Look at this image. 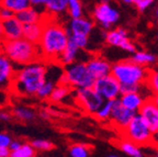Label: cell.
Here are the masks:
<instances>
[{"label": "cell", "instance_id": "6da1fadb", "mask_svg": "<svg viewBox=\"0 0 158 157\" xmlns=\"http://www.w3.org/2000/svg\"><path fill=\"white\" fill-rule=\"evenodd\" d=\"M68 40L69 32L67 28L55 22V20L44 18L43 32L37 44L42 58L57 63L68 44Z\"/></svg>", "mask_w": 158, "mask_h": 157}, {"label": "cell", "instance_id": "7a4b0ae2", "mask_svg": "<svg viewBox=\"0 0 158 157\" xmlns=\"http://www.w3.org/2000/svg\"><path fill=\"white\" fill-rule=\"evenodd\" d=\"M47 75V66L41 61L21 66L15 70L11 91L18 96H34L44 83Z\"/></svg>", "mask_w": 158, "mask_h": 157}, {"label": "cell", "instance_id": "3957f363", "mask_svg": "<svg viewBox=\"0 0 158 157\" xmlns=\"http://www.w3.org/2000/svg\"><path fill=\"white\" fill-rule=\"evenodd\" d=\"M0 49L1 54L18 66H24L42 58L37 44H33L23 37L12 41L2 40L0 43Z\"/></svg>", "mask_w": 158, "mask_h": 157}, {"label": "cell", "instance_id": "277c9868", "mask_svg": "<svg viewBox=\"0 0 158 157\" xmlns=\"http://www.w3.org/2000/svg\"><path fill=\"white\" fill-rule=\"evenodd\" d=\"M148 74L149 69L135 64L131 59L120 61L111 67V75L118 81L120 86L145 83Z\"/></svg>", "mask_w": 158, "mask_h": 157}, {"label": "cell", "instance_id": "5b68a950", "mask_svg": "<svg viewBox=\"0 0 158 157\" xmlns=\"http://www.w3.org/2000/svg\"><path fill=\"white\" fill-rule=\"evenodd\" d=\"M94 79L90 75L86 63L75 62L65 67L58 83L67 85L70 88H91L94 86Z\"/></svg>", "mask_w": 158, "mask_h": 157}, {"label": "cell", "instance_id": "8992f818", "mask_svg": "<svg viewBox=\"0 0 158 157\" xmlns=\"http://www.w3.org/2000/svg\"><path fill=\"white\" fill-rule=\"evenodd\" d=\"M122 132L125 136V140L134 143L139 147L151 145L153 131L143 120V118L137 113Z\"/></svg>", "mask_w": 158, "mask_h": 157}, {"label": "cell", "instance_id": "52a82bcc", "mask_svg": "<svg viewBox=\"0 0 158 157\" xmlns=\"http://www.w3.org/2000/svg\"><path fill=\"white\" fill-rule=\"evenodd\" d=\"M75 99L79 106L89 114H94L104 102V99L92 87L76 89Z\"/></svg>", "mask_w": 158, "mask_h": 157}, {"label": "cell", "instance_id": "ba28073f", "mask_svg": "<svg viewBox=\"0 0 158 157\" xmlns=\"http://www.w3.org/2000/svg\"><path fill=\"white\" fill-rule=\"evenodd\" d=\"M92 88L104 100H116L121 96V86L111 74L102 78L96 79Z\"/></svg>", "mask_w": 158, "mask_h": 157}, {"label": "cell", "instance_id": "9c48e42d", "mask_svg": "<svg viewBox=\"0 0 158 157\" xmlns=\"http://www.w3.org/2000/svg\"><path fill=\"white\" fill-rule=\"evenodd\" d=\"M94 18L106 32L120 19V12L110 2H100L94 10Z\"/></svg>", "mask_w": 158, "mask_h": 157}, {"label": "cell", "instance_id": "30bf717a", "mask_svg": "<svg viewBox=\"0 0 158 157\" xmlns=\"http://www.w3.org/2000/svg\"><path fill=\"white\" fill-rule=\"evenodd\" d=\"M106 42L111 46H116L122 49L123 51L127 52V53H135L136 47L135 45L132 43L127 37V32L122 28H118V29L110 30L108 32H106Z\"/></svg>", "mask_w": 158, "mask_h": 157}, {"label": "cell", "instance_id": "8fae6325", "mask_svg": "<svg viewBox=\"0 0 158 157\" xmlns=\"http://www.w3.org/2000/svg\"><path fill=\"white\" fill-rule=\"evenodd\" d=\"M135 116H136V112H133V111L124 108L121 103H120L118 99H116V100H114L113 108H112L111 111V116H110L109 120L111 121L112 124L118 130L123 131Z\"/></svg>", "mask_w": 158, "mask_h": 157}, {"label": "cell", "instance_id": "7c38bea8", "mask_svg": "<svg viewBox=\"0 0 158 157\" xmlns=\"http://www.w3.org/2000/svg\"><path fill=\"white\" fill-rule=\"evenodd\" d=\"M137 114H139L143 118V120L147 123V125L153 132L158 130V108L156 107L152 98L145 99Z\"/></svg>", "mask_w": 158, "mask_h": 157}, {"label": "cell", "instance_id": "4fadbf2b", "mask_svg": "<svg viewBox=\"0 0 158 157\" xmlns=\"http://www.w3.org/2000/svg\"><path fill=\"white\" fill-rule=\"evenodd\" d=\"M15 65L3 54L0 55V90L11 88L15 74Z\"/></svg>", "mask_w": 158, "mask_h": 157}, {"label": "cell", "instance_id": "5bb4252c", "mask_svg": "<svg viewBox=\"0 0 158 157\" xmlns=\"http://www.w3.org/2000/svg\"><path fill=\"white\" fill-rule=\"evenodd\" d=\"M86 66L94 80L111 74L112 65L100 56H94L89 58V61L86 63Z\"/></svg>", "mask_w": 158, "mask_h": 157}, {"label": "cell", "instance_id": "9a60e30c", "mask_svg": "<svg viewBox=\"0 0 158 157\" xmlns=\"http://www.w3.org/2000/svg\"><path fill=\"white\" fill-rule=\"evenodd\" d=\"M1 25H2L3 40L12 41V40H18L22 37L23 24L15 17L2 21Z\"/></svg>", "mask_w": 158, "mask_h": 157}, {"label": "cell", "instance_id": "2e32d148", "mask_svg": "<svg viewBox=\"0 0 158 157\" xmlns=\"http://www.w3.org/2000/svg\"><path fill=\"white\" fill-rule=\"evenodd\" d=\"M94 29V22L91 20L86 19V18H77L72 19L69 23V28H67L69 34H80L89 36Z\"/></svg>", "mask_w": 158, "mask_h": 157}, {"label": "cell", "instance_id": "e0dca14e", "mask_svg": "<svg viewBox=\"0 0 158 157\" xmlns=\"http://www.w3.org/2000/svg\"><path fill=\"white\" fill-rule=\"evenodd\" d=\"M118 101L124 108L128 110L133 111V112H138V110L143 106L145 98L138 92H130V93H123L120 96Z\"/></svg>", "mask_w": 158, "mask_h": 157}, {"label": "cell", "instance_id": "ac0fdd59", "mask_svg": "<svg viewBox=\"0 0 158 157\" xmlns=\"http://www.w3.org/2000/svg\"><path fill=\"white\" fill-rule=\"evenodd\" d=\"M44 20V19H43ZM43 32V21L33 24H24L22 31V37L33 44H39Z\"/></svg>", "mask_w": 158, "mask_h": 157}, {"label": "cell", "instance_id": "d6986e66", "mask_svg": "<svg viewBox=\"0 0 158 157\" xmlns=\"http://www.w3.org/2000/svg\"><path fill=\"white\" fill-rule=\"evenodd\" d=\"M15 18L23 25L42 22L43 19H44V17H42V15L33 7H29L27 9L22 10V11H20V12L15 13Z\"/></svg>", "mask_w": 158, "mask_h": 157}, {"label": "cell", "instance_id": "ffe728a7", "mask_svg": "<svg viewBox=\"0 0 158 157\" xmlns=\"http://www.w3.org/2000/svg\"><path fill=\"white\" fill-rule=\"evenodd\" d=\"M79 55V49L70 40H68V44H67L65 51L58 58L57 63H59L63 66H67L69 64H73L77 61V57Z\"/></svg>", "mask_w": 158, "mask_h": 157}, {"label": "cell", "instance_id": "44dd1931", "mask_svg": "<svg viewBox=\"0 0 158 157\" xmlns=\"http://www.w3.org/2000/svg\"><path fill=\"white\" fill-rule=\"evenodd\" d=\"M46 11L52 15H60L67 11V0H45Z\"/></svg>", "mask_w": 158, "mask_h": 157}, {"label": "cell", "instance_id": "7402d4cb", "mask_svg": "<svg viewBox=\"0 0 158 157\" xmlns=\"http://www.w3.org/2000/svg\"><path fill=\"white\" fill-rule=\"evenodd\" d=\"M131 61L135 64L139 65V66L146 67L147 65L154 64L157 62V57L154 54H151V53H147V52L144 51H136L135 53L132 56Z\"/></svg>", "mask_w": 158, "mask_h": 157}, {"label": "cell", "instance_id": "603a6c76", "mask_svg": "<svg viewBox=\"0 0 158 157\" xmlns=\"http://www.w3.org/2000/svg\"><path fill=\"white\" fill-rule=\"evenodd\" d=\"M0 6L2 8L11 10L15 13H18L31 7L29 0H0Z\"/></svg>", "mask_w": 158, "mask_h": 157}, {"label": "cell", "instance_id": "cb8c5ba5", "mask_svg": "<svg viewBox=\"0 0 158 157\" xmlns=\"http://www.w3.org/2000/svg\"><path fill=\"white\" fill-rule=\"evenodd\" d=\"M72 91V88L67 85H63V83H58L56 85V87L54 88V90L52 91L49 99L53 101V102H59V101L64 100L67 96Z\"/></svg>", "mask_w": 158, "mask_h": 157}, {"label": "cell", "instance_id": "d4e9b609", "mask_svg": "<svg viewBox=\"0 0 158 157\" xmlns=\"http://www.w3.org/2000/svg\"><path fill=\"white\" fill-rule=\"evenodd\" d=\"M120 148L122 150V152H124L131 157H144L143 152L141 151L139 146L127 140H123L120 143Z\"/></svg>", "mask_w": 158, "mask_h": 157}, {"label": "cell", "instance_id": "484cf974", "mask_svg": "<svg viewBox=\"0 0 158 157\" xmlns=\"http://www.w3.org/2000/svg\"><path fill=\"white\" fill-rule=\"evenodd\" d=\"M12 117L17 118L20 121H32L35 118V112L33 110L29 108H25V107H17V108L13 109L12 111Z\"/></svg>", "mask_w": 158, "mask_h": 157}, {"label": "cell", "instance_id": "4316f807", "mask_svg": "<svg viewBox=\"0 0 158 157\" xmlns=\"http://www.w3.org/2000/svg\"><path fill=\"white\" fill-rule=\"evenodd\" d=\"M113 103H114V100H104L103 104L99 108V110L94 113V116L100 121L109 120L110 116H111L112 108H113Z\"/></svg>", "mask_w": 158, "mask_h": 157}, {"label": "cell", "instance_id": "83f0119b", "mask_svg": "<svg viewBox=\"0 0 158 157\" xmlns=\"http://www.w3.org/2000/svg\"><path fill=\"white\" fill-rule=\"evenodd\" d=\"M35 154H36V151L33 148L32 145L30 143H24L17 151L10 152L9 157H35Z\"/></svg>", "mask_w": 158, "mask_h": 157}, {"label": "cell", "instance_id": "f1b7e54d", "mask_svg": "<svg viewBox=\"0 0 158 157\" xmlns=\"http://www.w3.org/2000/svg\"><path fill=\"white\" fill-rule=\"evenodd\" d=\"M56 87V83H54L53 79H45L44 83H43L42 86L40 87V89L37 90L36 95L39 98L41 99H46V98H49L51 96V93L52 91L54 90V88Z\"/></svg>", "mask_w": 158, "mask_h": 157}, {"label": "cell", "instance_id": "f546056e", "mask_svg": "<svg viewBox=\"0 0 158 157\" xmlns=\"http://www.w3.org/2000/svg\"><path fill=\"white\" fill-rule=\"evenodd\" d=\"M67 11L72 19L82 17V7L79 0H67Z\"/></svg>", "mask_w": 158, "mask_h": 157}, {"label": "cell", "instance_id": "4dcf8cb0", "mask_svg": "<svg viewBox=\"0 0 158 157\" xmlns=\"http://www.w3.org/2000/svg\"><path fill=\"white\" fill-rule=\"evenodd\" d=\"M146 86L154 95H158V67L155 69H149V74L146 79Z\"/></svg>", "mask_w": 158, "mask_h": 157}, {"label": "cell", "instance_id": "1f68e13d", "mask_svg": "<svg viewBox=\"0 0 158 157\" xmlns=\"http://www.w3.org/2000/svg\"><path fill=\"white\" fill-rule=\"evenodd\" d=\"M90 151L84 144H75L69 148V155L72 157H89Z\"/></svg>", "mask_w": 158, "mask_h": 157}, {"label": "cell", "instance_id": "d6a6232c", "mask_svg": "<svg viewBox=\"0 0 158 157\" xmlns=\"http://www.w3.org/2000/svg\"><path fill=\"white\" fill-rule=\"evenodd\" d=\"M32 145L35 151H42V152H47V151H52L54 148V144L47 140H33L30 143Z\"/></svg>", "mask_w": 158, "mask_h": 157}, {"label": "cell", "instance_id": "836d02e7", "mask_svg": "<svg viewBox=\"0 0 158 157\" xmlns=\"http://www.w3.org/2000/svg\"><path fill=\"white\" fill-rule=\"evenodd\" d=\"M69 40H70L79 49H85L88 46V43H89V39L86 35L69 34Z\"/></svg>", "mask_w": 158, "mask_h": 157}, {"label": "cell", "instance_id": "e575fe53", "mask_svg": "<svg viewBox=\"0 0 158 157\" xmlns=\"http://www.w3.org/2000/svg\"><path fill=\"white\" fill-rule=\"evenodd\" d=\"M153 2L154 0H133V5H135L136 8L142 12L151 7L153 5Z\"/></svg>", "mask_w": 158, "mask_h": 157}, {"label": "cell", "instance_id": "d590c367", "mask_svg": "<svg viewBox=\"0 0 158 157\" xmlns=\"http://www.w3.org/2000/svg\"><path fill=\"white\" fill-rule=\"evenodd\" d=\"M15 17V13L12 12L11 10L7 9V8L0 7V22L6 21V20H9L11 18Z\"/></svg>", "mask_w": 158, "mask_h": 157}, {"label": "cell", "instance_id": "8d00e7d4", "mask_svg": "<svg viewBox=\"0 0 158 157\" xmlns=\"http://www.w3.org/2000/svg\"><path fill=\"white\" fill-rule=\"evenodd\" d=\"M12 138L7 133H0V147H9Z\"/></svg>", "mask_w": 158, "mask_h": 157}, {"label": "cell", "instance_id": "74e56055", "mask_svg": "<svg viewBox=\"0 0 158 157\" xmlns=\"http://www.w3.org/2000/svg\"><path fill=\"white\" fill-rule=\"evenodd\" d=\"M12 119V113L6 110H0V121L1 122H9Z\"/></svg>", "mask_w": 158, "mask_h": 157}, {"label": "cell", "instance_id": "f35d334b", "mask_svg": "<svg viewBox=\"0 0 158 157\" xmlns=\"http://www.w3.org/2000/svg\"><path fill=\"white\" fill-rule=\"evenodd\" d=\"M21 145H22V143L20 142V141H11L8 148L10 150V152H13V151H17L18 148L21 147Z\"/></svg>", "mask_w": 158, "mask_h": 157}, {"label": "cell", "instance_id": "ab89813d", "mask_svg": "<svg viewBox=\"0 0 158 157\" xmlns=\"http://www.w3.org/2000/svg\"><path fill=\"white\" fill-rule=\"evenodd\" d=\"M151 145H153L154 147L158 150V130L153 132V136H152V142Z\"/></svg>", "mask_w": 158, "mask_h": 157}, {"label": "cell", "instance_id": "60d3db41", "mask_svg": "<svg viewBox=\"0 0 158 157\" xmlns=\"http://www.w3.org/2000/svg\"><path fill=\"white\" fill-rule=\"evenodd\" d=\"M31 7H42L45 5V0H29Z\"/></svg>", "mask_w": 158, "mask_h": 157}, {"label": "cell", "instance_id": "b9f144b4", "mask_svg": "<svg viewBox=\"0 0 158 157\" xmlns=\"http://www.w3.org/2000/svg\"><path fill=\"white\" fill-rule=\"evenodd\" d=\"M10 150L7 147H0V157H9Z\"/></svg>", "mask_w": 158, "mask_h": 157}, {"label": "cell", "instance_id": "7bdbcfd3", "mask_svg": "<svg viewBox=\"0 0 158 157\" xmlns=\"http://www.w3.org/2000/svg\"><path fill=\"white\" fill-rule=\"evenodd\" d=\"M152 99H153L154 103L156 104V107L158 108V95H154L153 97H152Z\"/></svg>", "mask_w": 158, "mask_h": 157}, {"label": "cell", "instance_id": "ee69618b", "mask_svg": "<svg viewBox=\"0 0 158 157\" xmlns=\"http://www.w3.org/2000/svg\"><path fill=\"white\" fill-rule=\"evenodd\" d=\"M3 40V33H2V25H1V22H0V43L2 42Z\"/></svg>", "mask_w": 158, "mask_h": 157}, {"label": "cell", "instance_id": "f6af8a7d", "mask_svg": "<svg viewBox=\"0 0 158 157\" xmlns=\"http://www.w3.org/2000/svg\"><path fill=\"white\" fill-rule=\"evenodd\" d=\"M122 2L126 3V5H133V0H122Z\"/></svg>", "mask_w": 158, "mask_h": 157}, {"label": "cell", "instance_id": "bcb514c9", "mask_svg": "<svg viewBox=\"0 0 158 157\" xmlns=\"http://www.w3.org/2000/svg\"><path fill=\"white\" fill-rule=\"evenodd\" d=\"M154 157H158V150H156L155 154H154Z\"/></svg>", "mask_w": 158, "mask_h": 157}, {"label": "cell", "instance_id": "7dc6e473", "mask_svg": "<svg viewBox=\"0 0 158 157\" xmlns=\"http://www.w3.org/2000/svg\"><path fill=\"white\" fill-rule=\"evenodd\" d=\"M156 19L158 20V8L156 9Z\"/></svg>", "mask_w": 158, "mask_h": 157}, {"label": "cell", "instance_id": "c3c4849f", "mask_svg": "<svg viewBox=\"0 0 158 157\" xmlns=\"http://www.w3.org/2000/svg\"><path fill=\"white\" fill-rule=\"evenodd\" d=\"M108 157H118V156H115V155H110V156H108Z\"/></svg>", "mask_w": 158, "mask_h": 157}, {"label": "cell", "instance_id": "681fc988", "mask_svg": "<svg viewBox=\"0 0 158 157\" xmlns=\"http://www.w3.org/2000/svg\"><path fill=\"white\" fill-rule=\"evenodd\" d=\"M0 55H1V49H0Z\"/></svg>", "mask_w": 158, "mask_h": 157}]
</instances>
